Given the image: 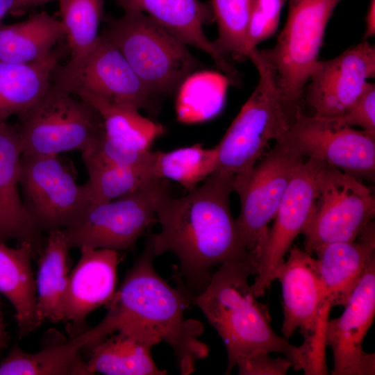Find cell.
Here are the masks:
<instances>
[{
  "instance_id": "1",
  "label": "cell",
  "mask_w": 375,
  "mask_h": 375,
  "mask_svg": "<svg viewBox=\"0 0 375 375\" xmlns=\"http://www.w3.org/2000/svg\"><path fill=\"white\" fill-rule=\"evenodd\" d=\"M234 178L215 170L204 182L180 198L169 188L158 198L155 210L160 225L149 240L155 256L173 253L180 263L182 285L194 296L207 285L215 268L241 260L253 261L240 240L230 208Z\"/></svg>"
},
{
  "instance_id": "2",
  "label": "cell",
  "mask_w": 375,
  "mask_h": 375,
  "mask_svg": "<svg viewBox=\"0 0 375 375\" xmlns=\"http://www.w3.org/2000/svg\"><path fill=\"white\" fill-rule=\"evenodd\" d=\"M154 257L147 238L142 253L106 305L104 318L90 331L96 343L119 330L149 331L172 348L181 374H190L209 353L200 340L203 326L185 318L192 294L183 285L172 288L160 277L153 264Z\"/></svg>"
},
{
  "instance_id": "3",
  "label": "cell",
  "mask_w": 375,
  "mask_h": 375,
  "mask_svg": "<svg viewBox=\"0 0 375 375\" xmlns=\"http://www.w3.org/2000/svg\"><path fill=\"white\" fill-rule=\"evenodd\" d=\"M251 274H256V269L248 261L226 262L212 273L204 289L192 296V304L201 310L224 342L228 357L225 374H229L242 359L261 352L283 354L296 370L306 374L305 349L291 344L272 329L267 308L251 291Z\"/></svg>"
},
{
  "instance_id": "4",
  "label": "cell",
  "mask_w": 375,
  "mask_h": 375,
  "mask_svg": "<svg viewBox=\"0 0 375 375\" xmlns=\"http://www.w3.org/2000/svg\"><path fill=\"white\" fill-rule=\"evenodd\" d=\"M247 58L258 72V84L215 146L216 170L233 176V191L238 194L269 142L282 140L291 123L271 66L257 48Z\"/></svg>"
},
{
  "instance_id": "5",
  "label": "cell",
  "mask_w": 375,
  "mask_h": 375,
  "mask_svg": "<svg viewBox=\"0 0 375 375\" xmlns=\"http://www.w3.org/2000/svg\"><path fill=\"white\" fill-rule=\"evenodd\" d=\"M103 19L101 34L158 97L174 92L200 67L186 44L144 12L124 10L119 18L106 16Z\"/></svg>"
},
{
  "instance_id": "6",
  "label": "cell",
  "mask_w": 375,
  "mask_h": 375,
  "mask_svg": "<svg viewBox=\"0 0 375 375\" xmlns=\"http://www.w3.org/2000/svg\"><path fill=\"white\" fill-rule=\"evenodd\" d=\"M16 124L22 155L81 153L104 136L102 118L89 103L51 82Z\"/></svg>"
},
{
  "instance_id": "7",
  "label": "cell",
  "mask_w": 375,
  "mask_h": 375,
  "mask_svg": "<svg viewBox=\"0 0 375 375\" xmlns=\"http://www.w3.org/2000/svg\"><path fill=\"white\" fill-rule=\"evenodd\" d=\"M342 0H288L286 22L276 42L260 53L272 68L291 120L303 111L305 86L319 60L328 22Z\"/></svg>"
},
{
  "instance_id": "8",
  "label": "cell",
  "mask_w": 375,
  "mask_h": 375,
  "mask_svg": "<svg viewBox=\"0 0 375 375\" xmlns=\"http://www.w3.org/2000/svg\"><path fill=\"white\" fill-rule=\"evenodd\" d=\"M72 162L60 155H22L19 187L36 228L47 233L75 223L90 203Z\"/></svg>"
},
{
  "instance_id": "9",
  "label": "cell",
  "mask_w": 375,
  "mask_h": 375,
  "mask_svg": "<svg viewBox=\"0 0 375 375\" xmlns=\"http://www.w3.org/2000/svg\"><path fill=\"white\" fill-rule=\"evenodd\" d=\"M168 188L167 180L158 179L117 199L89 203L78 220L62 230L69 249H133L139 238L157 222L156 202Z\"/></svg>"
},
{
  "instance_id": "10",
  "label": "cell",
  "mask_w": 375,
  "mask_h": 375,
  "mask_svg": "<svg viewBox=\"0 0 375 375\" xmlns=\"http://www.w3.org/2000/svg\"><path fill=\"white\" fill-rule=\"evenodd\" d=\"M51 81L76 96L88 94L151 115L159 110V97L147 88L120 51L103 34L81 60L57 65Z\"/></svg>"
},
{
  "instance_id": "11",
  "label": "cell",
  "mask_w": 375,
  "mask_h": 375,
  "mask_svg": "<svg viewBox=\"0 0 375 375\" xmlns=\"http://www.w3.org/2000/svg\"><path fill=\"white\" fill-rule=\"evenodd\" d=\"M374 217L372 190L359 179L324 164L314 208L301 233L305 251L312 254L327 244L353 241Z\"/></svg>"
},
{
  "instance_id": "12",
  "label": "cell",
  "mask_w": 375,
  "mask_h": 375,
  "mask_svg": "<svg viewBox=\"0 0 375 375\" xmlns=\"http://www.w3.org/2000/svg\"><path fill=\"white\" fill-rule=\"evenodd\" d=\"M275 146L253 168L238 194L240 212L236 225L242 245L250 254L256 273L258 258L285 192L305 158L286 140Z\"/></svg>"
},
{
  "instance_id": "13",
  "label": "cell",
  "mask_w": 375,
  "mask_h": 375,
  "mask_svg": "<svg viewBox=\"0 0 375 375\" xmlns=\"http://www.w3.org/2000/svg\"><path fill=\"white\" fill-rule=\"evenodd\" d=\"M282 139L305 158L319 160L357 179H374L375 135L367 132L302 111Z\"/></svg>"
},
{
  "instance_id": "14",
  "label": "cell",
  "mask_w": 375,
  "mask_h": 375,
  "mask_svg": "<svg viewBox=\"0 0 375 375\" xmlns=\"http://www.w3.org/2000/svg\"><path fill=\"white\" fill-rule=\"evenodd\" d=\"M281 285L284 318L281 332L288 340L299 329L310 353L326 346L324 331L331 308L326 301L317 260L297 247L275 272Z\"/></svg>"
},
{
  "instance_id": "15",
  "label": "cell",
  "mask_w": 375,
  "mask_h": 375,
  "mask_svg": "<svg viewBox=\"0 0 375 375\" xmlns=\"http://www.w3.org/2000/svg\"><path fill=\"white\" fill-rule=\"evenodd\" d=\"M324 164L306 158L289 183L258 260L256 278L251 285V291L256 297L265 294L270 287L276 269L307 224L317 195L319 175Z\"/></svg>"
},
{
  "instance_id": "16",
  "label": "cell",
  "mask_w": 375,
  "mask_h": 375,
  "mask_svg": "<svg viewBox=\"0 0 375 375\" xmlns=\"http://www.w3.org/2000/svg\"><path fill=\"white\" fill-rule=\"evenodd\" d=\"M375 76V47L367 41L353 45L338 56L319 60L305 86L303 100L313 116L338 120Z\"/></svg>"
},
{
  "instance_id": "17",
  "label": "cell",
  "mask_w": 375,
  "mask_h": 375,
  "mask_svg": "<svg viewBox=\"0 0 375 375\" xmlns=\"http://www.w3.org/2000/svg\"><path fill=\"white\" fill-rule=\"evenodd\" d=\"M342 314L327 321L324 336L333 355V375H374V353L362 342L375 314V258L367 267Z\"/></svg>"
},
{
  "instance_id": "18",
  "label": "cell",
  "mask_w": 375,
  "mask_h": 375,
  "mask_svg": "<svg viewBox=\"0 0 375 375\" xmlns=\"http://www.w3.org/2000/svg\"><path fill=\"white\" fill-rule=\"evenodd\" d=\"M119 262L117 251L80 248L79 260L69 274L62 306V322L71 338L87 330L88 315L113 297Z\"/></svg>"
},
{
  "instance_id": "19",
  "label": "cell",
  "mask_w": 375,
  "mask_h": 375,
  "mask_svg": "<svg viewBox=\"0 0 375 375\" xmlns=\"http://www.w3.org/2000/svg\"><path fill=\"white\" fill-rule=\"evenodd\" d=\"M124 10L145 13L187 45L209 55L230 83L238 85V72L208 40L203 26L215 22L210 3L200 0H115Z\"/></svg>"
},
{
  "instance_id": "20",
  "label": "cell",
  "mask_w": 375,
  "mask_h": 375,
  "mask_svg": "<svg viewBox=\"0 0 375 375\" xmlns=\"http://www.w3.org/2000/svg\"><path fill=\"white\" fill-rule=\"evenodd\" d=\"M22 150L16 124L0 123V242L31 244L38 253L41 232L33 224L19 192Z\"/></svg>"
},
{
  "instance_id": "21",
  "label": "cell",
  "mask_w": 375,
  "mask_h": 375,
  "mask_svg": "<svg viewBox=\"0 0 375 375\" xmlns=\"http://www.w3.org/2000/svg\"><path fill=\"white\" fill-rule=\"evenodd\" d=\"M374 223L353 241L337 242L315 250L319 276L331 307L345 306L369 262L375 258Z\"/></svg>"
},
{
  "instance_id": "22",
  "label": "cell",
  "mask_w": 375,
  "mask_h": 375,
  "mask_svg": "<svg viewBox=\"0 0 375 375\" xmlns=\"http://www.w3.org/2000/svg\"><path fill=\"white\" fill-rule=\"evenodd\" d=\"M146 330H119L88 347L89 375H165L151 356L152 347L161 342Z\"/></svg>"
},
{
  "instance_id": "23",
  "label": "cell",
  "mask_w": 375,
  "mask_h": 375,
  "mask_svg": "<svg viewBox=\"0 0 375 375\" xmlns=\"http://www.w3.org/2000/svg\"><path fill=\"white\" fill-rule=\"evenodd\" d=\"M35 253L33 246L28 242L17 244L16 247L0 242V293L15 309L21 337L40 326L32 268V258Z\"/></svg>"
},
{
  "instance_id": "24",
  "label": "cell",
  "mask_w": 375,
  "mask_h": 375,
  "mask_svg": "<svg viewBox=\"0 0 375 375\" xmlns=\"http://www.w3.org/2000/svg\"><path fill=\"white\" fill-rule=\"evenodd\" d=\"M62 53L63 47H58L42 60L27 64L0 61V123L19 116L46 92Z\"/></svg>"
},
{
  "instance_id": "25",
  "label": "cell",
  "mask_w": 375,
  "mask_h": 375,
  "mask_svg": "<svg viewBox=\"0 0 375 375\" xmlns=\"http://www.w3.org/2000/svg\"><path fill=\"white\" fill-rule=\"evenodd\" d=\"M65 34L62 22L44 11L18 23L1 24L0 61L27 64L42 60Z\"/></svg>"
},
{
  "instance_id": "26",
  "label": "cell",
  "mask_w": 375,
  "mask_h": 375,
  "mask_svg": "<svg viewBox=\"0 0 375 375\" xmlns=\"http://www.w3.org/2000/svg\"><path fill=\"white\" fill-rule=\"evenodd\" d=\"M62 230L47 233L45 244L38 253L35 281L37 314L44 322H62V306L69 277V250Z\"/></svg>"
},
{
  "instance_id": "27",
  "label": "cell",
  "mask_w": 375,
  "mask_h": 375,
  "mask_svg": "<svg viewBox=\"0 0 375 375\" xmlns=\"http://www.w3.org/2000/svg\"><path fill=\"white\" fill-rule=\"evenodd\" d=\"M87 346L83 333L36 353H28L15 343L0 362V375H89L81 353Z\"/></svg>"
},
{
  "instance_id": "28",
  "label": "cell",
  "mask_w": 375,
  "mask_h": 375,
  "mask_svg": "<svg viewBox=\"0 0 375 375\" xmlns=\"http://www.w3.org/2000/svg\"><path fill=\"white\" fill-rule=\"evenodd\" d=\"M77 97L98 111L103 120L105 137L117 144L147 151L150 150L154 140L165 132L161 124L142 116L135 108L88 94Z\"/></svg>"
},
{
  "instance_id": "29",
  "label": "cell",
  "mask_w": 375,
  "mask_h": 375,
  "mask_svg": "<svg viewBox=\"0 0 375 375\" xmlns=\"http://www.w3.org/2000/svg\"><path fill=\"white\" fill-rule=\"evenodd\" d=\"M217 165L216 147L205 148L197 143L170 151H153L154 176L177 182L188 191L206 180L217 169Z\"/></svg>"
},
{
  "instance_id": "30",
  "label": "cell",
  "mask_w": 375,
  "mask_h": 375,
  "mask_svg": "<svg viewBox=\"0 0 375 375\" xmlns=\"http://www.w3.org/2000/svg\"><path fill=\"white\" fill-rule=\"evenodd\" d=\"M60 22L65 29L69 62L81 60L94 47L104 19L105 0H58Z\"/></svg>"
},
{
  "instance_id": "31",
  "label": "cell",
  "mask_w": 375,
  "mask_h": 375,
  "mask_svg": "<svg viewBox=\"0 0 375 375\" xmlns=\"http://www.w3.org/2000/svg\"><path fill=\"white\" fill-rule=\"evenodd\" d=\"M229 83L226 76L202 72L189 76L179 87L177 112L183 122L203 120L221 108Z\"/></svg>"
},
{
  "instance_id": "32",
  "label": "cell",
  "mask_w": 375,
  "mask_h": 375,
  "mask_svg": "<svg viewBox=\"0 0 375 375\" xmlns=\"http://www.w3.org/2000/svg\"><path fill=\"white\" fill-rule=\"evenodd\" d=\"M90 203L109 201L158 180L150 167H130L85 162Z\"/></svg>"
},
{
  "instance_id": "33",
  "label": "cell",
  "mask_w": 375,
  "mask_h": 375,
  "mask_svg": "<svg viewBox=\"0 0 375 375\" xmlns=\"http://www.w3.org/2000/svg\"><path fill=\"white\" fill-rule=\"evenodd\" d=\"M255 0H210L218 37L213 42L225 58L236 60L247 58V33Z\"/></svg>"
},
{
  "instance_id": "34",
  "label": "cell",
  "mask_w": 375,
  "mask_h": 375,
  "mask_svg": "<svg viewBox=\"0 0 375 375\" xmlns=\"http://www.w3.org/2000/svg\"><path fill=\"white\" fill-rule=\"evenodd\" d=\"M83 162L115 166L153 167V151H140L117 144L105 137L92 149L82 153Z\"/></svg>"
},
{
  "instance_id": "35",
  "label": "cell",
  "mask_w": 375,
  "mask_h": 375,
  "mask_svg": "<svg viewBox=\"0 0 375 375\" xmlns=\"http://www.w3.org/2000/svg\"><path fill=\"white\" fill-rule=\"evenodd\" d=\"M287 1L255 0L246 37L247 56L251 50L276 32L281 12Z\"/></svg>"
},
{
  "instance_id": "36",
  "label": "cell",
  "mask_w": 375,
  "mask_h": 375,
  "mask_svg": "<svg viewBox=\"0 0 375 375\" xmlns=\"http://www.w3.org/2000/svg\"><path fill=\"white\" fill-rule=\"evenodd\" d=\"M335 121L351 127L359 126L362 131L375 135L374 84L367 82L358 99Z\"/></svg>"
},
{
  "instance_id": "37",
  "label": "cell",
  "mask_w": 375,
  "mask_h": 375,
  "mask_svg": "<svg viewBox=\"0 0 375 375\" xmlns=\"http://www.w3.org/2000/svg\"><path fill=\"white\" fill-rule=\"evenodd\" d=\"M261 352L240 360L236 367L240 375H285L292 367L286 358H272Z\"/></svg>"
},
{
  "instance_id": "38",
  "label": "cell",
  "mask_w": 375,
  "mask_h": 375,
  "mask_svg": "<svg viewBox=\"0 0 375 375\" xmlns=\"http://www.w3.org/2000/svg\"><path fill=\"white\" fill-rule=\"evenodd\" d=\"M365 31L364 38L368 39L375 35V0H370L365 15Z\"/></svg>"
},
{
  "instance_id": "39",
  "label": "cell",
  "mask_w": 375,
  "mask_h": 375,
  "mask_svg": "<svg viewBox=\"0 0 375 375\" xmlns=\"http://www.w3.org/2000/svg\"><path fill=\"white\" fill-rule=\"evenodd\" d=\"M52 1L56 0H14V4L10 12L13 15H21L24 13L29 8Z\"/></svg>"
},
{
  "instance_id": "40",
  "label": "cell",
  "mask_w": 375,
  "mask_h": 375,
  "mask_svg": "<svg viewBox=\"0 0 375 375\" xmlns=\"http://www.w3.org/2000/svg\"><path fill=\"white\" fill-rule=\"evenodd\" d=\"M9 336L6 329L1 307L0 305V351L7 348L9 343Z\"/></svg>"
},
{
  "instance_id": "41",
  "label": "cell",
  "mask_w": 375,
  "mask_h": 375,
  "mask_svg": "<svg viewBox=\"0 0 375 375\" xmlns=\"http://www.w3.org/2000/svg\"><path fill=\"white\" fill-rule=\"evenodd\" d=\"M14 4V0H0V24L4 16L10 12Z\"/></svg>"
}]
</instances>
